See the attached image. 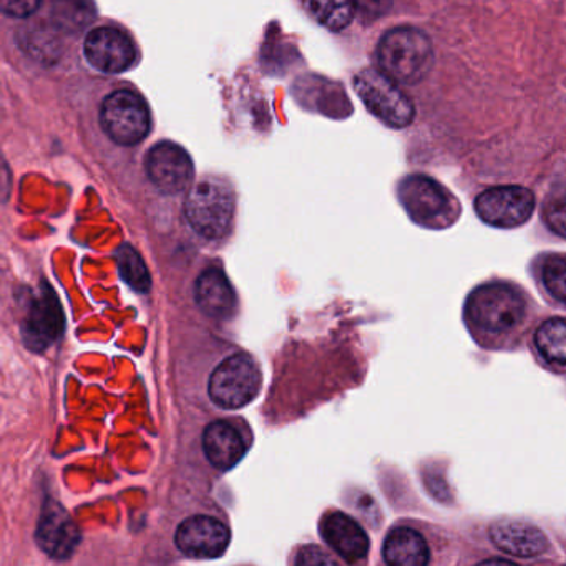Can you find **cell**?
I'll return each mask as SVG.
<instances>
[{"instance_id": "cell-1", "label": "cell", "mask_w": 566, "mask_h": 566, "mask_svg": "<svg viewBox=\"0 0 566 566\" xmlns=\"http://www.w3.org/2000/svg\"><path fill=\"white\" fill-rule=\"evenodd\" d=\"M380 71L397 84L416 85L429 75L432 44L423 32L399 28L387 32L377 48Z\"/></svg>"}, {"instance_id": "cell-2", "label": "cell", "mask_w": 566, "mask_h": 566, "mask_svg": "<svg viewBox=\"0 0 566 566\" xmlns=\"http://www.w3.org/2000/svg\"><path fill=\"white\" fill-rule=\"evenodd\" d=\"M185 213L191 228L201 237L208 240L224 237L233 221V190L224 181H200L188 193Z\"/></svg>"}, {"instance_id": "cell-3", "label": "cell", "mask_w": 566, "mask_h": 566, "mask_svg": "<svg viewBox=\"0 0 566 566\" xmlns=\"http://www.w3.org/2000/svg\"><path fill=\"white\" fill-rule=\"evenodd\" d=\"M354 88L363 104L384 124L392 128H403L412 124L413 105L400 91L397 82L382 71L366 69L354 78Z\"/></svg>"}, {"instance_id": "cell-4", "label": "cell", "mask_w": 566, "mask_h": 566, "mask_svg": "<svg viewBox=\"0 0 566 566\" xmlns=\"http://www.w3.org/2000/svg\"><path fill=\"white\" fill-rule=\"evenodd\" d=\"M467 314L480 329L505 333L523 319L525 301L515 287L486 284L470 294Z\"/></svg>"}, {"instance_id": "cell-5", "label": "cell", "mask_w": 566, "mask_h": 566, "mask_svg": "<svg viewBox=\"0 0 566 566\" xmlns=\"http://www.w3.org/2000/svg\"><path fill=\"white\" fill-rule=\"evenodd\" d=\"M261 387L260 367L247 354L228 357L211 374L208 392L223 409H240L256 397Z\"/></svg>"}, {"instance_id": "cell-6", "label": "cell", "mask_w": 566, "mask_h": 566, "mask_svg": "<svg viewBox=\"0 0 566 566\" xmlns=\"http://www.w3.org/2000/svg\"><path fill=\"white\" fill-rule=\"evenodd\" d=\"M399 198L409 217L426 228L447 227L457 214V207L449 191L423 175L407 177L400 184Z\"/></svg>"}, {"instance_id": "cell-7", "label": "cell", "mask_w": 566, "mask_h": 566, "mask_svg": "<svg viewBox=\"0 0 566 566\" xmlns=\"http://www.w3.org/2000/svg\"><path fill=\"white\" fill-rule=\"evenodd\" d=\"M150 120L147 102L132 91L115 92L102 105V127L124 147L140 144L150 132Z\"/></svg>"}, {"instance_id": "cell-8", "label": "cell", "mask_w": 566, "mask_h": 566, "mask_svg": "<svg viewBox=\"0 0 566 566\" xmlns=\"http://www.w3.org/2000/svg\"><path fill=\"white\" fill-rule=\"evenodd\" d=\"M535 210V197L528 188L495 187L476 197L475 211L490 227L516 228L526 223Z\"/></svg>"}, {"instance_id": "cell-9", "label": "cell", "mask_w": 566, "mask_h": 566, "mask_svg": "<svg viewBox=\"0 0 566 566\" xmlns=\"http://www.w3.org/2000/svg\"><path fill=\"white\" fill-rule=\"evenodd\" d=\"M21 326L25 346L38 353L48 349L62 336L65 317L51 287L44 286L31 297Z\"/></svg>"}, {"instance_id": "cell-10", "label": "cell", "mask_w": 566, "mask_h": 566, "mask_svg": "<svg viewBox=\"0 0 566 566\" xmlns=\"http://www.w3.org/2000/svg\"><path fill=\"white\" fill-rule=\"evenodd\" d=\"M147 174L151 184L164 193H181L193 180V161L180 145L161 142L148 151Z\"/></svg>"}, {"instance_id": "cell-11", "label": "cell", "mask_w": 566, "mask_h": 566, "mask_svg": "<svg viewBox=\"0 0 566 566\" xmlns=\"http://www.w3.org/2000/svg\"><path fill=\"white\" fill-rule=\"evenodd\" d=\"M85 57L97 71L120 74L137 61V48L125 32L101 28L88 34L85 41Z\"/></svg>"}, {"instance_id": "cell-12", "label": "cell", "mask_w": 566, "mask_h": 566, "mask_svg": "<svg viewBox=\"0 0 566 566\" xmlns=\"http://www.w3.org/2000/svg\"><path fill=\"white\" fill-rule=\"evenodd\" d=\"M177 546L193 558H217L230 545V530L213 516L197 515L185 520L177 530Z\"/></svg>"}, {"instance_id": "cell-13", "label": "cell", "mask_w": 566, "mask_h": 566, "mask_svg": "<svg viewBox=\"0 0 566 566\" xmlns=\"http://www.w3.org/2000/svg\"><path fill=\"white\" fill-rule=\"evenodd\" d=\"M39 546L55 559H65L81 543V532L72 516L59 503L45 506L35 533Z\"/></svg>"}, {"instance_id": "cell-14", "label": "cell", "mask_w": 566, "mask_h": 566, "mask_svg": "<svg viewBox=\"0 0 566 566\" xmlns=\"http://www.w3.org/2000/svg\"><path fill=\"white\" fill-rule=\"evenodd\" d=\"M490 538L496 548L522 558H533L548 548V542L542 530L516 520L493 523L490 526Z\"/></svg>"}, {"instance_id": "cell-15", "label": "cell", "mask_w": 566, "mask_h": 566, "mask_svg": "<svg viewBox=\"0 0 566 566\" xmlns=\"http://www.w3.org/2000/svg\"><path fill=\"white\" fill-rule=\"evenodd\" d=\"M321 533L327 545L343 556L346 562H357L364 558L369 552V538L363 526L356 520L347 516L346 513H329L323 520Z\"/></svg>"}, {"instance_id": "cell-16", "label": "cell", "mask_w": 566, "mask_h": 566, "mask_svg": "<svg viewBox=\"0 0 566 566\" xmlns=\"http://www.w3.org/2000/svg\"><path fill=\"white\" fill-rule=\"evenodd\" d=\"M198 306L213 319H228L237 307L233 287L217 268L203 271L195 287Z\"/></svg>"}, {"instance_id": "cell-17", "label": "cell", "mask_w": 566, "mask_h": 566, "mask_svg": "<svg viewBox=\"0 0 566 566\" xmlns=\"http://www.w3.org/2000/svg\"><path fill=\"white\" fill-rule=\"evenodd\" d=\"M203 449L211 465L220 470L233 469L247 452L240 432L228 422H213L205 429Z\"/></svg>"}, {"instance_id": "cell-18", "label": "cell", "mask_w": 566, "mask_h": 566, "mask_svg": "<svg viewBox=\"0 0 566 566\" xmlns=\"http://www.w3.org/2000/svg\"><path fill=\"white\" fill-rule=\"evenodd\" d=\"M429 546L416 530L399 526L387 535L384 558L394 566H423L429 563Z\"/></svg>"}, {"instance_id": "cell-19", "label": "cell", "mask_w": 566, "mask_h": 566, "mask_svg": "<svg viewBox=\"0 0 566 566\" xmlns=\"http://www.w3.org/2000/svg\"><path fill=\"white\" fill-rule=\"evenodd\" d=\"M306 11L324 28L343 31L350 24L356 11L354 0H304Z\"/></svg>"}, {"instance_id": "cell-20", "label": "cell", "mask_w": 566, "mask_h": 566, "mask_svg": "<svg viewBox=\"0 0 566 566\" xmlns=\"http://www.w3.org/2000/svg\"><path fill=\"white\" fill-rule=\"evenodd\" d=\"M52 21L67 32L81 31L95 18L91 0H51Z\"/></svg>"}, {"instance_id": "cell-21", "label": "cell", "mask_w": 566, "mask_h": 566, "mask_svg": "<svg viewBox=\"0 0 566 566\" xmlns=\"http://www.w3.org/2000/svg\"><path fill=\"white\" fill-rule=\"evenodd\" d=\"M535 343L546 360L566 364V321L553 317L543 323L536 331Z\"/></svg>"}, {"instance_id": "cell-22", "label": "cell", "mask_w": 566, "mask_h": 566, "mask_svg": "<svg viewBox=\"0 0 566 566\" xmlns=\"http://www.w3.org/2000/svg\"><path fill=\"white\" fill-rule=\"evenodd\" d=\"M118 268H120L122 277L128 286L134 287L138 293H147L150 290L151 281L144 260L135 248L125 244L118 251Z\"/></svg>"}, {"instance_id": "cell-23", "label": "cell", "mask_w": 566, "mask_h": 566, "mask_svg": "<svg viewBox=\"0 0 566 566\" xmlns=\"http://www.w3.org/2000/svg\"><path fill=\"white\" fill-rule=\"evenodd\" d=\"M543 283L555 300L566 303V256H553L546 261Z\"/></svg>"}, {"instance_id": "cell-24", "label": "cell", "mask_w": 566, "mask_h": 566, "mask_svg": "<svg viewBox=\"0 0 566 566\" xmlns=\"http://www.w3.org/2000/svg\"><path fill=\"white\" fill-rule=\"evenodd\" d=\"M543 220L553 233L566 238V197L549 201L543 211Z\"/></svg>"}, {"instance_id": "cell-25", "label": "cell", "mask_w": 566, "mask_h": 566, "mask_svg": "<svg viewBox=\"0 0 566 566\" xmlns=\"http://www.w3.org/2000/svg\"><path fill=\"white\" fill-rule=\"evenodd\" d=\"M41 6V0H0V8L11 18H29Z\"/></svg>"}, {"instance_id": "cell-26", "label": "cell", "mask_w": 566, "mask_h": 566, "mask_svg": "<svg viewBox=\"0 0 566 566\" xmlns=\"http://www.w3.org/2000/svg\"><path fill=\"white\" fill-rule=\"evenodd\" d=\"M354 2L364 18L379 19L390 11L394 0H354Z\"/></svg>"}, {"instance_id": "cell-27", "label": "cell", "mask_w": 566, "mask_h": 566, "mask_svg": "<svg viewBox=\"0 0 566 566\" xmlns=\"http://www.w3.org/2000/svg\"><path fill=\"white\" fill-rule=\"evenodd\" d=\"M296 563L297 565H331L336 562L317 546H307L297 555Z\"/></svg>"}]
</instances>
